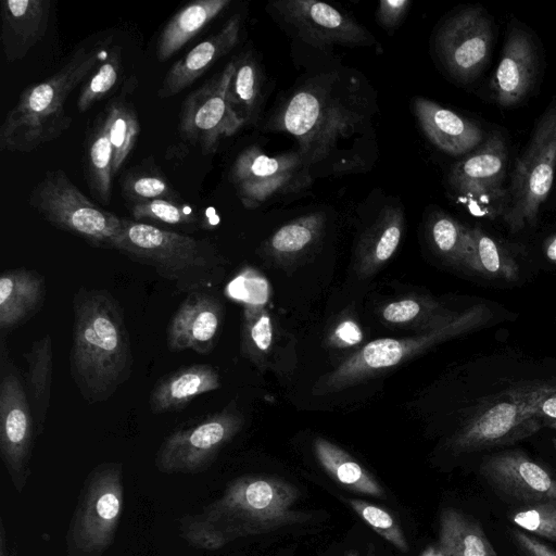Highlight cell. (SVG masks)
I'll use <instances>...</instances> for the list:
<instances>
[{
    "label": "cell",
    "mask_w": 556,
    "mask_h": 556,
    "mask_svg": "<svg viewBox=\"0 0 556 556\" xmlns=\"http://www.w3.org/2000/svg\"><path fill=\"white\" fill-rule=\"evenodd\" d=\"M241 15L233 14L222 28L193 47L174 63L163 78L157 96L161 99L177 96L191 86L217 60L230 52L239 40Z\"/></svg>",
    "instance_id": "44dd1931"
},
{
    "label": "cell",
    "mask_w": 556,
    "mask_h": 556,
    "mask_svg": "<svg viewBox=\"0 0 556 556\" xmlns=\"http://www.w3.org/2000/svg\"><path fill=\"white\" fill-rule=\"evenodd\" d=\"M413 110L426 137L451 155L468 154L486 137L478 123L431 100L415 98Z\"/></svg>",
    "instance_id": "7402d4cb"
},
{
    "label": "cell",
    "mask_w": 556,
    "mask_h": 556,
    "mask_svg": "<svg viewBox=\"0 0 556 556\" xmlns=\"http://www.w3.org/2000/svg\"><path fill=\"white\" fill-rule=\"evenodd\" d=\"M556 387L529 386L507 391L503 400L475 414L452 438L454 452H473L526 439L543 425L534 417L540 402Z\"/></svg>",
    "instance_id": "30bf717a"
},
{
    "label": "cell",
    "mask_w": 556,
    "mask_h": 556,
    "mask_svg": "<svg viewBox=\"0 0 556 556\" xmlns=\"http://www.w3.org/2000/svg\"><path fill=\"white\" fill-rule=\"evenodd\" d=\"M121 193L128 205L155 200L182 201L178 191L156 167H136L125 173Z\"/></svg>",
    "instance_id": "8d00e7d4"
},
{
    "label": "cell",
    "mask_w": 556,
    "mask_h": 556,
    "mask_svg": "<svg viewBox=\"0 0 556 556\" xmlns=\"http://www.w3.org/2000/svg\"><path fill=\"white\" fill-rule=\"evenodd\" d=\"M275 12L306 43L326 50L333 46L359 47L374 37L352 16L315 0H279L270 3Z\"/></svg>",
    "instance_id": "2e32d148"
},
{
    "label": "cell",
    "mask_w": 556,
    "mask_h": 556,
    "mask_svg": "<svg viewBox=\"0 0 556 556\" xmlns=\"http://www.w3.org/2000/svg\"><path fill=\"white\" fill-rule=\"evenodd\" d=\"M344 556H358L356 551H349Z\"/></svg>",
    "instance_id": "681fc988"
},
{
    "label": "cell",
    "mask_w": 556,
    "mask_h": 556,
    "mask_svg": "<svg viewBox=\"0 0 556 556\" xmlns=\"http://www.w3.org/2000/svg\"><path fill=\"white\" fill-rule=\"evenodd\" d=\"M123 73L121 49L114 47L93 73L84 81L77 99V108L84 113L96 102L111 93Z\"/></svg>",
    "instance_id": "f35d334b"
},
{
    "label": "cell",
    "mask_w": 556,
    "mask_h": 556,
    "mask_svg": "<svg viewBox=\"0 0 556 556\" xmlns=\"http://www.w3.org/2000/svg\"><path fill=\"white\" fill-rule=\"evenodd\" d=\"M28 364V399L35 418L37 434L42 433L51 396L52 340L46 336L31 344L24 354Z\"/></svg>",
    "instance_id": "d6a6232c"
},
{
    "label": "cell",
    "mask_w": 556,
    "mask_h": 556,
    "mask_svg": "<svg viewBox=\"0 0 556 556\" xmlns=\"http://www.w3.org/2000/svg\"><path fill=\"white\" fill-rule=\"evenodd\" d=\"M541 63V51L530 29L509 25L500 63L490 81L495 102L502 108L525 102L538 83Z\"/></svg>",
    "instance_id": "ac0fdd59"
},
{
    "label": "cell",
    "mask_w": 556,
    "mask_h": 556,
    "mask_svg": "<svg viewBox=\"0 0 556 556\" xmlns=\"http://www.w3.org/2000/svg\"><path fill=\"white\" fill-rule=\"evenodd\" d=\"M241 415L225 408L200 422L170 433L159 447L154 465L163 473L206 470L220 450L240 431Z\"/></svg>",
    "instance_id": "5bb4252c"
},
{
    "label": "cell",
    "mask_w": 556,
    "mask_h": 556,
    "mask_svg": "<svg viewBox=\"0 0 556 556\" xmlns=\"http://www.w3.org/2000/svg\"><path fill=\"white\" fill-rule=\"evenodd\" d=\"M491 316L485 304H477L454 313L445 321L428 327L417 336L370 341L328 375L321 388L327 392L344 389L381 370L395 367L435 344L477 329Z\"/></svg>",
    "instance_id": "8992f818"
},
{
    "label": "cell",
    "mask_w": 556,
    "mask_h": 556,
    "mask_svg": "<svg viewBox=\"0 0 556 556\" xmlns=\"http://www.w3.org/2000/svg\"><path fill=\"white\" fill-rule=\"evenodd\" d=\"M123 464L106 462L86 477L66 532V556H103L123 514Z\"/></svg>",
    "instance_id": "ba28073f"
},
{
    "label": "cell",
    "mask_w": 556,
    "mask_h": 556,
    "mask_svg": "<svg viewBox=\"0 0 556 556\" xmlns=\"http://www.w3.org/2000/svg\"><path fill=\"white\" fill-rule=\"evenodd\" d=\"M469 252L465 268L489 278L514 281L519 268L515 257L480 227L468 228Z\"/></svg>",
    "instance_id": "1f68e13d"
},
{
    "label": "cell",
    "mask_w": 556,
    "mask_h": 556,
    "mask_svg": "<svg viewBox=\"0 0 556 556\" xmlns=\"http://www.w3.org/2000/svg\"><path fill=\"white\" fill-rule=\"evenodd\" d=\"M453 314L434 301L413 298L394 301L382 309V318L395 325L409 324L416 319L437 325L448 319Z\"/></svg>",
    "instance_id": "60d3db41"
},
{
    "label": "cell",
    "mask_w": 556,
    "mask_h": 556,
    "mask_svg": "<svg viewBox=\"0 0 556 556\" xmlns=\"http://www.w3.org/2000/svg\"><path fill=\"white\" fill-rule=\"evenodd\" d=\"M235 71L228 87V98L233 111L244 125L257 122L262 105L263 72L250 51L233 58Z\"/></svg>",
    "instance_id": "4dcf8cb0"
},
{
    "label": "cell",
    "mask_w": 556,
    "mask_h": 556,
    "mask_svg": "<svg viewBox=\"0 0 556 556\" xmlns=\"http://www.w3.org/2000/svg\"><path fill=\"white\" fill-rule=\"evenodd\" d=\"M345 501L355 514L386 541L403 553L408 551V543L402 528L388 510L358 498Z\"/></svg>",
    "instance_id": "b9f144b4"
},
{
    "label": "cell",
    "mask_w": 556,
    "mask_h": 556,
    "mask_svg": "<svg viewBox=\"0 0 556 556\" xmlns=\"http://www.w3.org/2000/svg\"><path fill=\"white\" fill-rule=\"evenodd\" d=\"M113 147V175H118L140 135V122L134 105L118 96L109 102L104 111Z\"/></svg>",
    "instance_id": "e575fe53"
},
{
    "label": "cell",
    "mask_w": 556,
    "mask_h": 556,
    "mask_svg": "<svg viewBox=\"0 0 556 556\" xmlns=\"http://www.w3.org/2000/svg\"><path fill=\"white\" fill-rule=\"evenodd\" d=\"M299 489L277 477L245 475L230 481L222 495L179 521L191 546L215 551L242 538L308 522L311 514L295 508Z\"/></svg>",
    "instance_id": "6da1fadb"
},
{
    "label": "cell",
    "mask_w": 556,
    "mask_h": 556,
    "mask_svg": "<svg viewBox=\"0 0 556 556\" xmlns=\"http://www.w3.org/2000/svg\"><path fill=\"white\" fill-rule=\"evenodd\" d=\"M218 370L207 364H194L161 378L153 387L149 406L153 414H163L185 408L189 403L220 388Z\"/></svg>",
    "instance_id": "cb8c5ba5"
},
{
    "label": "cell",
    "mask_w": 556,
    "mask_h": 556,
    "mask_svg": "<svg viewBox=\"0 0 556 556\" xmlns=\"http://www.w3.org/2000/svg\"><path fill=\"white\" fill-rule=\"evenodd\" d=\"M233 71L232 59L181 103L178 123L180 139L198 147L203 155L216 152L224 138L235 135L244 126L228 98Z\"/></svg>",
    "instance_id": "7c38bea8"
},
{
    "label": "cell",
    "mask_w": 556,
    "mask_h": 556,
    "mask_svg": "<svg viewBox=\"0 0 556 556\" xmlns=\"http://www.w3.org/2000/svg\"><path fill=\"white\" fill-rule=\"evenodd\" d=\"M311 165L300 151L267 155L257 146L235 159L229 180L245 208L306 190L312 184Z\"/></svg>",
    "instance_id": "8fae6325"
},
{
    "label": "cell",
    "mask_w": 556,
    "mask_h": 556,
    "mask_svg": "<svg viewBox=\"0 0 556 556\" xmlns=\"http://www.w3.org/2000/svg\"><path fill=\"white\" fill-rule=\"evenodd\" d=\"M545 256L556 265V235L551 236L544 242Z\"/></svg>",
    "instance_id": "7dc6e473"
},
{
    "label": "cell",
    "mask_w": 556,
    "mask_h": 556,
    "mask_svg": "<svg viewBox=\"0 0 556 556\" xmlns=\"http://www.w3.org/2000/svg\"><path fill=\"white\" fill-rule=\"evenodd\" d=\"M106 54L103 42L79 46L58 72L25 87L0 126V150L31 152L60 138L73 122L66 99Z\"/></svg>",
    "instance_id": "277c9868"
},
{
    "label": "cell",
    "mask_w": 556,
    "mask_h": 556,
    "mask_svg": "<svg viewBox=\"0 0 556 556\" xmlns=\"http://www.w3.org/2000/svg\"><path fill=\"white\" fill-rule=\"evenodd\" d=\"M468 228L442 211H434L427 224L433 250L446 262L462 267H465L469 249Z\"/></svg>",
    "instance_id": "d590c367"
},
{
    "label": "cell",
    "mask_w": 556,
    "mask_h": 556,
    "mask_svg": "<svg viewBox=\"0 0 556 556\" xmlns=\"http://www.w3.org/2000/svg\"><path fill=\"white\" fill-rule=\"evenodd\" d=\"M405 215L400 206L384 207L365 231L357 249L358 268L371 274L387 263L401 242Z\"/></svg>",
    "instance_id": "83f0119b"
},
{
    "label": "cell",
    "mask_w": 556,
    "mask_h": 556,
    "mask_svg": "<svg viewBox=\"0 0 556 556\" xmlns=\"http://www.w3.org/2000/svg\"><path fill=\"white\" fill-rule=\"evenodd\" d=\"M356 329L357 327L354 324L345 323L338 329L337 333L343 341L349 342L351 344L352 342L356 341L351 337L350 333L351 331H354Z\"/></svg>",
    "instance_id": "c3c4849f"
},
{
    "label": "cell",
    "mask_w": 556,
    "mask_h": 556,
    "mask_svg": "<svg viewBox=\"0 0 556 556\" xmlns=\"http://www.w3.org/2000/svg\"><path fill=\"white\" fill-rule=\"evenodd\" d=\"M553 445H554V447L556 450V438L553 439Z\"/></svg>",
    "instance_id": "816d5d0a"
},
{
    "label": "cell",
    "mask_w": 556,
    "mask_h": 556,
    "mask_svg": "<svg viewBox=\"0 0 556 556\" xmlns=\"http://www.w3.org/2000/svg\"><path fill=\"white\" fill-rule=\"evenodd\" d=\"M509 519L525 532L556 542L555 500L519 505L509 514Z\"/></svg>",
    "instance_id": "ab89813d"
},
{
    "label": "cell",
    "mask_w": 556,
    "mask_h": 556,
    "mask_svg": "<svg viewBox=\"0 0 556 556\" xmlns=\"http://www.w3.org/2000/svg\"><path fill=\"white\" fill-rule=\"evenodd\" d=\"M549 428L552 429H555L556 430V421H553L551 424L547 425Z\"/></svg>",
    "instance_id": "f907efd6"
},
{
    "label": "cell",
    "mask_w": 556,
    "mask_h": 556,
    "mask_svg": "<svg viewBox=\"0 0 556 556\" xmlns=\"http://www.w3.org/2000/svg\"><path fill=\"white\" fill-rule=\"evenodd\" d=\"M94 122L84 143V176L93 199L109 205L114 177V152L104 112Z\"/></svg>",
    "instance_id": "f1b7e54d"
},
{
    "label": "cell",
    "mask_w": 556,
    "mask_h": 556,
    "mask_svg": "<svg viewBox=\"0 0 556 556\" xmlns=\"http://www.w3.org/2000/svg\"><path fill=\"white\" fill-rule=\"evenodd\" d=\"M273 341V326L265 311L247 306L242 332L243 352L252 358L266 353Z\"/></svg>",
    "instance_id": "7bdbcfd3"
},
{
    "label": "cell",
    "mask_w": 556,
    "mask_h": 556,
    "mask_svg": "<svg viewBox=\"0 0 556 556\" xmlns=\"http://www.w3.org/2000/svg\"><path fill=\"white\" fill-rule=\"evenodd\" d=\"M45 277L27 268L9 269L0 277V329L3 334L36 314L45 302Z\"/></svg>",
    "instance_id": "d4e9b609"
},
{
    "label": "cell",
    "mask_w": 556,
    "mask_h": 556,
    "mask_svg": "<svg viewBox=\"0 0 556 556\" xmlns=\"http://www.w3.org/2000/svg\"><path fill=\"white\" fill-rule=\"evenodd\" d=\"M223 318L224 309L218 299L204 291L188 293L168 324V349L208 354L216 345Z\"/></svg>",
    "instance_id": "d6986e66"
},
{
    "label": "cell",
    "mask_w": 556,
    "mask_h": 556,
    "mask_svg": "<svg viewBox=\"0 0 556 556\" xmlns=\"http://www.w3.org/2000/svg\"><path fill=\"white\" fill-rule=\"evenodd\" d=\"M508 163L504 137L492 132L471 152L454 164L448 181L460 194L486 198L502 193Z\"/></svg>",
    "instance_id": "ffe728a7"
},
{
    "label": "cell",
    "mask_w": 556,
    "mask_h": 556,
    "mask_svg": "<svg viewBox=\"0 0 556 556\" xmlns=\"http://www.w3.org/2000/svg\"><path fill=\"white\" fill-rule=\"evenodd\" d=\"M479 471L494 491L519 505L556 501V478L520 450L485 456Z\"/></svg>",
    "instance_id": "e0dca14e"
},
{
    "label": "cell",
    "mask_w": 556,
    "mask_h": 556,
    "mask_svg": "<svg viewBox=\"0 0 556 556\" xmlns=\"http://www.w3.org/2000/svg\"><path fill=\"white\" fill-rule=\"evenodd\" d=\"M314 453L324 470L339 484L356 493L384 497V491L375 477L338 445L316 438Z\"/></svg>",
    "instance_id": "f546056e"
},
{
    "label": "cell",
    "mask_w": 556,
    "mask_h": 556,
    "mask_svg": "<svg viewBox=\"0 0 556 556\" xmlns=\"http://www.w3.org/2000/svg\"><path fill=\"white\" fill-rule=\"evenodd\" d=\"M28 204L55 228L96 248L114 250L123 229L122 218L89 200L60 168L45 174Z\"/></svg>",
    "instance_id": "9c48e42d"
},
{
    "label": "cell",
    "mask_w": 556,
    "mask_h": 556,
    "mask_svg": "<svg viewBox=\"0 0 556 556\" xmlns=\"http://www.w3.org/2000/svg\"><path fill=\"white\" fill-rule=\"evenodd\" d=\"M51 0H3L1 43L10 63L23 60L45 37L50 21Z\"/></svg>",
    "instance_id": "603a6c76"
},
{
    "label": "cell",
    "mask_w": 556,
    "mask_h": 556,
    "mask_svg": "<svg viewBox=\"0 0 556 556\" xmlns=\"http://www.w3.org/2000/svg\"><path fill=\"white\" fill-rule=\"evenodd\" d=\"M509 534L518 556H556L554 547L518 528L509 529Z\"/></svg>",
    "instance_id": "ee69618b"
},
{
    "label": "cell",
    "mask_w": 556,
    "mask_h": 556,
    "mask_svg": "<svg viewBox=\"0 0 556 556\" xmlns=\"http://www.w3.org/2000/svg\"><path fill=\"white\" fill-rule=\"evenodd\" d=\"M494 24L478 4L454 12L440 26L435 37L438 55L448 74L468 84L488 66L494 43Z\"/></svg>",
    "instance_id": "4fadbf2b"
},
{
    "label": "cell",
    "mask_w": 556,
    "mask_h": 556,
    "mask_svg": "<svg viewBox=\"0 0 556 556\" xmlns=\"http://www.w3.org/2000/svg\"><path fill=\"white\" fill-rule=\"evenodd\" d=\"M438 549L442 556H497L480 522L454 507L440 514Z\"/></svg>",
    "instance_id": "4316f807"
},
{
    "label": "cell",
    "mask_w": 556,
    "mask_h": 556,
    "mask_svg": "<svg viewBox=\"0 0 556 556\" xmlns=\"http://www.w3.org/2000/svg\"><path fill=\"white\" fill-rule=\"evenodd\" d=\"M36 434L35 418L22 381L14 371L5 370L0 383V453L18 493L30 475Z\"/></svg>",
    "instance_id": "9a60e30c"
},
{
    "label": "cell",
    "mask_w": 556,
    "mask_h": 556,
    "mask_svg": "<svg viewBox=\"0 0 556 556\" xmlns=\"http://www.w3.org/2000/svg\"><path fill=\"white\" fill-rule=\"evenodd\" d=\"M71 375L88 404L111 397L130 377L132 353L123 308L106 290L80 288L73 299Z\"/></svg>",
    "instance_id": "7a4b0ae2"
},
{
    "label": "cell",
    "mask_w": 556,
    "mask_h": 556,
    "mask_svg": "<svg viewBox=\"0 0 556 556\" xmlns=\"http://www.w3.org/2000/svg\"><path fill=\"white\" fill-rule=\"evenodd\" d=\"M534 417L542 422L543 427L556 421V392L540 402Z\"/></svg>",
    "instance_id": "bcb514c9"
},
{
    "label": "cell",
    "mask_w": 556,
    "mask_h": 556,
    "mask_svg": "<svg viewBox=\"0 0 556 556\" xmlns=\"http://www.w3.org/2000/svg\"><path fill=\"white\" fill-rule=\"evenodd\" d=\"M132 220L154 226H186L201 224V215L197 207L184 201L155 200L146 203L128 205Z\"/></svg>",
    "instance_id": "74e56055"
},
{
    "label": "cell",
    "mask_w": 556,
    "mask_h": 556,
    "mask_svg": "<svg viewBox=\"0 0 556 556\" xmlns=\"http://www.w3.org/2000/svg\"><path fill=\"white\" fill-rule=\"evenodd\" d=\"M556 168V98L538 119L523 153L517 159L502 210L510 232L536 224L552 189Z\"/></svg>",
    "instance_id": "52a82bcc"
},
{
    "label": "cell",
    "mask_w": 556,
    "mask_h": 556,
    "mask_svg": "<svg viewBox=\"0 0 556 556\" xmlns=\"http://www.w3.org/2000/svg\"><path fill=\"white\" fill-rule=\"evenodd\" d=\"M115 249L148 265L179 292L203 291L217 282L220 255L206 238H194L159 226L122 218Z\"/></svg>",
    "instance_id": "5b68a950"
},
{
    "label": "cell",
    "mask_w": 556,
    "mask_h": 556,
    "mask_svg": "<svg viewBox=\"0 0 556 556\" xmlns=\"http://www.w3.org/2000/svg\"><path fill=\"white\" fill-rule=\"evenodd\" d=\"M366 113L361 98L343 89L336 74H323L295 90L268 123L273 131L293 136L311 167L332 156L361 131Z\"/></svg>",
    "instance_id": "3957f363"
},
{
    "label": "cell",
    "mask_w": 556,
    "mask_h": 556,
    "mask_svg": "<svg viewBox=\"0 0 556 556\" xmlns=\"http://www.w3.org/2000/svg\"><path fill=\"white\" fill-rule=\"evenodd\" d=\"M326 217L315 212L281 226L265 243V251L277 258H295L316 245L323 236Z\"/></svg>",
    "instance_id": "836d02e7"
},
{
    "label": "cell",
    "mask_w": 556,
    "mask_h": 556,
    "mask_svg": "<svg viewBox=\"0 0 556 556\" xmlns=\"http://www.w3.org/2000/svg\"><path fill=\"white\" fill-rule=\"evenodd\" d=\"M230 3V0H198L181 8L167 22L159 36L157 60L164 62L176 54Z\"/></svg>",
    "instance_id": "484cf974"
},
{
    "label": "cell",
    "mask_w": 556,
    "mask_h": 556,
    "mask_svg": "<svg viewBox=\"0 0 556 556\" xmlns=\"http://www.w3.org/2000/svg\"><path fill=\"white\" fill-rule=\"evenodd\" d=\"M410 4L408 0H381L377 8V21L384 29H394L404 20Z\"/></svg>",
    "instance_id": "f6af8a7d"
}]
</instances>
